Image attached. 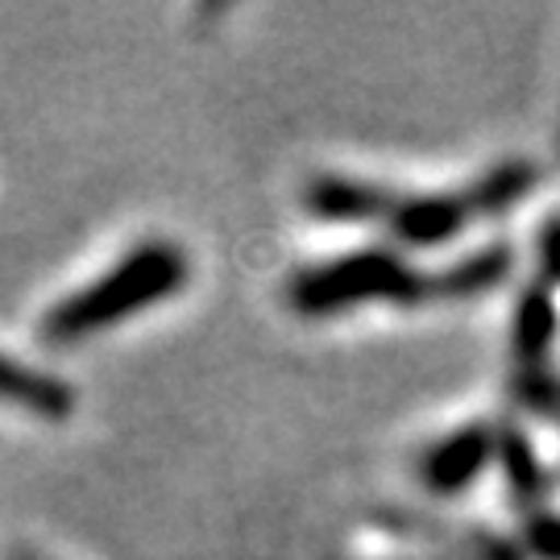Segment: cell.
<instances>
[{"mask_svg":"<svg viewBox=\"0 0 560 560\" xmlns=\"http://www.w3.org/2000/svg\"><path fill=\"white\" fill-rule=\"evenodd\" d=\"M560 332V312L548 287H527L515 303V316H511V345L527 365H540L548 358V349L557 345Z\"/></svg>","mask_w":560,"mask_h":560,"instance_id":"52a82bcc","label":"cell"},{"mask_svg":"<svg viewBox=\"0 0 560 560\" xmlns=\"http://www.w3.org/2000/svg\"><path fill=\"white\" fill-rule=\"evenodd\" d=\"M187 254L175 241L150 237L133 245L125 258H117L113 270H104L101 279H92L88 287L62 295L59 303L46 307L38 332L50 349H71L83 340L101 337L104 328L129 320L138 312H150L166 303L171 295H179L187 287Z\"/></svg>","mask_w":560,"mask_h":560,"instance_id":"6da1fadb","label":"cell"},{"mask_svg":"<svg viewBox=\"0 0 560 560\" xmlns=\"http://www.w3.org/2000/svg\"><path fill=\"white\" fill-rule=\"evenodd\" d=\"M469 221H478L474 208H469V196L465 191H444V196H402L386 224L402 245L432 249V245L457 237Z\"/></svg>","mask_w":560,"mask_h":560,"instance_id":"5b68a950","label":"cell"},{"mask_svg":"<svg viewBox=\"0 0 560 560\" xmlns=\"http://www.w3.org/2000/svg\"><path fill=\"white\" fill-rule=\"evenodd\" d=\"M423 303L428 300V279L416 266H407L390 249H353L340 258L303 266L287 282V307L295 316L320 320L340 316L361 303Z\"/></svg>","mask_w":560,"mask_h":560,"instance_id":"7a4b0ae2","label":"cell"},{"mask_svg":"<svg viewBox=\"0 0 560 560\" xmlns=\"http://www.w3.org/2000/svg\"><path fill=\"white\" fill-rule=\"evenodd\" d=\"M0 402L18 407L25 416L59 423L75 416V386H67L55 374H42L21 358L0 353Z\"/></svg>","mask_w":560,"mask_h":560,"instance_id":"8992f818","label":"cell"},{"mask_svg":"<svg viewBox=\"0 0 560 560\" xmlns=\"http://www.w3.org/2000/svg\"><path fill=\"white\" fill-rule=\"evenodd\" d=\"M499 453V441L486 423H469V428H457L453 436L436 441L420 460V478L432 494H460L469 490L474 481L486 474V465Z\"/></svg>","mask_w":560,"mask_h":560,"instance_id":"3957f363","label":"cell"},{"mask_svg":"<svg viewBox=\"0 0 560 560\" xmlns=\"http://www.w3.org/2000/svg\"><path fill=\"white\" fill-rule=\"evenodd\" d=\"M540 270L548 282H560V217H552L540 233Z\"/></svg>","mask_w":560,"mask_h":560,"instance_id":"8fae6325","label":"cell"},{"mask_svg":"<svg viewBox=\"0 0 560 560\" xmlns=\"http://www.w3.org/2000/svg\"><path fill=\"white\" fill-rule=\"evenodd\" d=\"M402 196L386 191L382 183H365L353 175H316L307 183V212L320 217V221H390V212L399 208Z\"/></svg>","mask_w":560,"mask_h":560,"instance_id":"277c9868","label":"cell"},{"mask_svg":"<svg viewBox=\"0 0 560 560\" xmlns=\"http://www.w3.org/2000/svg\"><path fill=\"white\" fill-rule=\"evenodd\" d=\"M532 187H536V171L527 162H502V166H490L474 187H465V196L474 217H499V212H511Z\"/></svg>","mask_w":560,"mask_h":560,"instance_id":"9c48e42d","label":"cell"},{"mask_svg":"<svg viewBox=\"0 0 560 560\" xmlns=\"http://www.w3.org/2000/svg\"><path fill=\"white\" fill-rule=\"evenodd\" d=\"M502 465H506V478L515 490H536L540 486V460L532 453V444L523 436H502L499 441Z\"/></svg>","mask_w":560,"mask_h":560,"instance_id":"30bf717a","label":"cell"},{"mask_svg":"<svg viewBox=\"0 0 560 560\" xmlns=\"http://www.w3.org/2000/svg\"><path fill=\"white\" fill-rule=\"evenodd\" d=\"M511 275V249H481L474 258H460L444 266L436 279H428V300H469L490 287H499Z\"/></svg>","mask_w":560,"mask_h":560,"instance_id":"ba28073f","label":"cell"},{"mask_svg":"<svg viewBox=\"0 0 560 560\" xmlns=\"http://www.w3.org/2000/svg\"><path fill=\"white\" fill-rule=\"evenodd\" d=\"M532 548H536L544 560H560V520L557 515H544V520L532 523Z\"/></svg>","mask_w":560,"mask_h":560,"instance_id":"7c38bea8","label":"cell"}]
</instances>
